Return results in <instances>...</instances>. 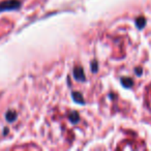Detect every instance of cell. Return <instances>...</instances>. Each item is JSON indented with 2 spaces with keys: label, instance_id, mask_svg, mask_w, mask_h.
I'll return each instance as SVG.
<instances>
[{
  "label": "cell",
  "instance_id": "cell-6",
  "mask_svg": "<svg viewBox=\"0 0 151 151\" xmlns=\"http://www.w3.org/2000/svg\"><path fill=\"white\" fill-rule=\"evenodd\" d=\"M121 83L123 84L124 87H132V84H134V82H132V79H122Z\"/></svg>",
  "mask_w": 151,
  "mask_h": 151
},
{
  "label": "cell",
  "instance_id": "cell-7",
  "mask_svg": "<svg viewBox=\"0 0 151 151\" xmlns=\"http://www.w3.org/2000/svg\"><path fill=\"white\" fill-rule=\"evenodd\" d=\"M69 120H70L71 122H73V123L78 122L79 121V115H78V113L73 112V113L69 114Z\"/></svg>",
  "mask_w": 151,
  "mask_h": 151
},
{
  "label": "cell",
  "instance_id": "cell-2",
  "mask_svg": "<svg viewBox=\"0 0 151 151\" xmlns=\"http://www.w3.org/2000/svg\"><path fill=\"white\" fill-rule=\"evenodd\" d=\"M73 76H75V79L78 81H85V73L81 67H77L73 70Z\"/></svg>",
  "mask_w": 151,
  "mask_h": 151
},
{
  "label": "cell",
  "instance_id": "cell-5",
  "mask_svg": "<svg viewBox=\"0 0 151 151\" xmlns=\"http://www.w3.org/2000/svg\"><path fill=\"white\" fill-rule=\"evenodd\" d=\"M136 24H137V26H138V27L141 29V28L144 27L145 24H146V20H145L143 17H140V18H138V19H137Z\"/></svg>",
  "mask_w": 151,
  "mask_h": 151
},
{
  "label": "cell",
  "instance_id": "cell-3",
  "mask_svg": "<svg viewBox=\"0 0 151 151\" xmlns=\"http://www.w3.org/2000/svg\"><path fill=\"white\" fill-rule=\"evenodd\" d=\"M5 117H6V120L9 122H13L14 120H16V117H17V114L14 111H9L6 114H5Z\"/></svg>",
  "mask_w": 151,
  "mask_h": 151
},
{
  "label": "cell",
  "instance_id": "cell-1",
  "mask_svg": "<svg viewBox=\"0 0 151 151\" xmlns=\"http://www.w3.org/2000/svg\"><path fill=\"white\" fill-rule=\"evenodd\" d=\"M21 6V2L19 0H5L0 2V12H5V11H14V9H18Z\"/></svg>",
  "mask_w": 151,
  "mask_h": 151
},
{
  "label": "cell",
  "instance_id": "cell-8",
  "mask_svg": "<svg viewBox=\"0 0 151 151\" xmlns=\"http://www.w3.org/2000/svg\"><path fill=\"white\" fill-rule=\"evenodd\" d=\"M92 70L94 71V73L97 70V64H96V62H93L92 63Z\"/></svg>",
  "mask_w": 151,
  "mask_h": 151
},
{
  "label": "cell",
  "instance_id": "cell-4",
  "mask_svg": "<svg viewBox=\"0 0 151 151\" xmlns=\"http://www.w3.org/2000/svg\"><path fill=\"white\" fill-rule=\"evenodd\" d=\"M73 99L77 101V103H79V104H83V103H84V101H83L84 99H83V96H82V94H81V93L73 92Z\"/></svg>",
  "mask_w": 151,
  "mask_h": 151
}]
</instances>
